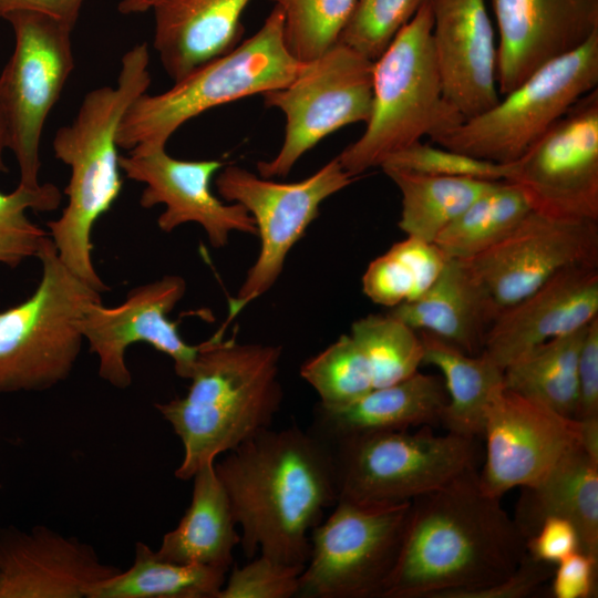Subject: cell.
Segmentation results:
<instances>
[{"instance_id": "cell-1", "label": "cell", "mask_w": 598, "mask_h": 598, "mask_svg": "<svg viewBox=\"0 0 598 598\" xmlns=\"http://www.w3.org/2000/svg\"><path fill=\"white\" fill-rule=\"evenodd\" d=\"M246 558L305 567L311 532L338 501L332 447L309 429H265L218 463Z\"/></svg>"}, {"instance_id": "cell-2", "label": "cell", "mask_w": 598, "mask_h": 598, "mask_svg": "<svg viewBox=\"0 0 598 598\" xmlns=\"http://www.w3.org/2000/svg\"><path fill=\"white\" fill-rule=\"evenodd\" d=\"M526 538L480 486L476 467L411 501L394 570L382 598H454L508 577Z\"/></svg>"}, {"instance_id": "cell-3", "label": "cell", "mask_w": 598, "mask_h": 598, "mask_svg": "<svg viewBox=\"0 0 598 598\" xmlns=\"http://www.w3.org/2000/svg\"><path fill=\"white\" fill-rule=\"evenodd\" d=\"M225 330L199 343L187 393L155 404L182 442L184 455L175 470L182 481L270 427L281 408L282 347L240 343L235 336L225 340Z\"/></svg>"}, {"instance_id": "cell-4", "label": "cell", "mask_w": 598, "mask_h": 598, "mask_svg": "<svg viewBox=\"0 0 598 598\" xmlns=\"http://www.w3.org/2000/svg\"><path fill=\"white\" fill-rule=\"evenodd\" d=\"M150 84V50L143 42L122 56L115 86L86 93L74 120L53 138L54 156L70 167L71 177L64 189L68 205L47 224L49 235L62 262L99 292L109 287L93 265L91 233L121 194L117 132L128 107Z\"/></svg>"}, {"instance_id": "cell-5", "label": "cell", "mask_w": 598, "mask_h": 598, "mask_svg": "<svg viewBox=\"0 0 598 598\" xmlns=\"http://www.w3.org/2000/svg\"><path fill=\"white\" fill-rule=\"evenodd\" d=\"M432 24L427 0L374 61L367 127L337 156L351 176L380 166L423 136L432 141L465 120L444 94Z\"/></svg>"}, {"instance_id": "cell-6", "label": "cell", "mask_w": 598, "mask_h": 598, "mask_svg": "<svg viewBox=\"0 0 598 598\" xmlns=\"http://www.w3.org/2000/svg\"><path fill=\"white\" fill-rule=\"evenodd\" d=\"M300 65L286 44L282 14L274 7L260 29L231 51L202 64L165 92L137 97L122 118L117 146L128 151L166 146L183 124L213 107L285 87Z\"/></svg>"}, {"instance_id": "cell-7", "label": "cell", "mask_w": 598, "mask_h": 598, "mask_svg": "<svg viewBox=\"0 0 598 598\" xmlns=\"http://www.w3.org/2000/svg\"><path fill=\"white\" fill-rule=\"evenodd\" d=\"M37 258L42 276L33 293L0 311V394L49 390L71 374L84 339L86 309L101 292L73 274L47 236Z\"/></svg>"}, {"instance_id": "cell-8", "label": "cell", "mask_w": 598, "mask_h": 598, "mask_svg": "<svg viewBox=\"0 0 598 598\" xmlns=\"http://www.w3.org/2000/svg\"><path fill=\"white\" fill-rule=\"evenodd\" d=\"M598 87V32L530 74L487 111L432 140L476 158L512 164L580 97Z\"/></svg>"}, {"instance_id": "cell-9", "label": "cell", "mask_w": 598, "mask_h": 598, "mask_svg": "<svg viewBox=\"0 0 598 598\" xmlns=\"http://www.w3.org/2000/svg\"><path fill=\"white\" fill-rule=\"evenodd\" d=\"M476 439L430 426L352 437L332 447L338 501L399 504L439 489L475 467Z\"/></svg>"}, {"instance_id": "cell-10", "label": "cell", "mask_w": 598, "mask_h": 598, "mask_svg": "<svg viewBox=\"0 0 598 598\" xmlns=\"http://www.w3.org/2000/svg\"><path fill=\"white\" fill-rule=\"evenodd\" d=\"M411 502L362 505L337 501L312 530L299 577L300 598H382L396 565Z\"/></svg>"}, {"instance_id": "cell-11", "label": "cell", "mask_w": 598, "mask_h": 598, "mask_svg": "<svg viewBox=\"0 0 598 598\" xmlns=\"http://www.w3.org/2000/svg\"><path fill=\"white\" fill-rule=\"evenodd\" d=\"M16 44L0 74V117L16 156L21 185L40 186L44 123L74 69L73 28L50 16L19 11L4 18Z\"/></svg>"}, {"instance_id": "cell-12", "label": "cell", "mask_w": 598, "mask_h": 598, "mask_svg": "<svg viewBox=\"0 0 598 598\" xmlns=\"http://www.w3.org/2000/svg\"><path fill=\"white\" fill-rule=\"evenodd\" d=\"M357 177L334 157L311 176L278 183L236 165L225 166L215 178L218 195L243 205L255 220L260 249L239 291L228 301L227 328L250 302L265 295L280 277L286 258L317 218L320 205Z\"/></svg>"}, {"instance_id": "cell-13", "label": "cell", "mask_w": 598, "mask_h": 598, "mask_svg": "<svg viewBox=\"0 0 598 598\" xmlns=\"http://www.w3.org/2000/svg\"><path fill=\"white\" fill-rule=\"evenodd\" d=\"M373 64L337 42L318 58L301 62L288 85L264 93L265 104L285 114L286 127L277 155L257 164L259 176L286 177L322 138L349 124L367 123L372 106Z\"/></svg>"}, {"instance_id": "cell-14", "label": "cell", "mask_w": 598, "mask_h": 598, "mask_svg": "<svg viewBox=\"0 0 598 598\" xmlns=\"http://www.w3.org/2000/svg\"><path fill=\"white\" fill-rule=\"evenodd\" d=\"M534 210L598 220V87L580 97L512 163Z\"/></svg>"}, {"instance_id": "cell-15", "label": "cell", "mask_w": 598, "mask_h": 598, "mask_svg": "<svg viewBox=\"0 0 598 598\" xmlns=\"http://www.w3.org/2000/svg\"><path fill=\"white\" fill-rule=\"evenodd\" d=\"M458 260L501 311L567 267L598 265V220L533 209L501 241Z\"/></svg>"}, {"instance_id": "cell-16", "label": "cell", "mask_w": 598, "mask_h": 598, "mask_svg": "<svg viewBox=\"0 0 598 598\" xmlns=\"http://www.w3.org/2000/svg\"><path fill=\"white\" fill-rule=\"evenodd\" d=\"M483 437L486 458L478 483L487 495L501 498L515 487L540 482L581 443V423L503 385L487 404Z\"/></svg>"}, {"instance_id": "cell-17", "label": "cell", "mask_w": 598, "mask_h": 598, "mask_svg": "<svg viewBox=\"0 0 598 598\" xmlns=\"http://www.w3.org/2000/svg\"><path fill=\"white\" fill-rule=\"evenodd\" d=\"M185 292L183 277L166 275L131 289L118 306L92 303L83 316L81 329L90 351L99 358L100 378L117 389L128 388L132 375L125 362L126 349L145 342L167 354L174 361L176 374L188 380L199 344L185 342L177 323L168 319Z\"/></svg>"}, {"instance_id": "cell-18", "label": "cell", "mask_w": 598, "mask_h": 598, "mask_svg": "<svg viewBox=\"0 0 598 598\" xmlns=\"http://www.w3.org/2000/svg\"><path fill=\"white\" fill-rule=\"evenodd\" d=\"M125 176L145 184L140 205H164L157 225L171 233L186 223L200 225L214 248H223L229 236L239 231L257 236L254 218L237 203H225L210 189L214 175L224 163L216 159L183 161L172 157L165 146L136 147L120 155Z\"/></svg>"}, {"instance_id": "cell-19", "label": "cell", "mask_w": 598, "mask_h": 598, "mask_svg": "<svg viewBox=\"0 0 598 598\" xmlns=\"http://www.w3.org/2000/svg\"><path fill=\"white\" fill-rule=\"evenodd\" d=\"M492 7L499 95L598 32V0H492Z\"/></svg>"}, {"instance_id": "cell-20", "label": "cell", "mask_w": 598, "mask_h": 598, "mask_svg": "<svg viewBox=\"0 0 598 598\" xmlns=\"http://www.w3.org/2000/svg\"><path fill=\"white\" fill-rule=\"evenodd\" d=\"M121 570L92 545L48 526L0 527V598H85Z\"/></svg>"}, {"instance_id": "cell-21", "label": "cell", "mask_w": 598, "mask_h": 598, "mask_svg": "<svg viewBox=\"0 0 598 598\" xmlns=\"http://www.w3.org/2000/svg\"><path fill=\"white\" fill-rule=\"evenodd\" d=\"M598 317V265L567 267L497 315L482 354L505 369L533 348Z\"/></svg>"}, {"instance_id": "cell-22", "label": "cell", "mask_w": 598, "mask_h": 598, "mask_svg": "<svg viewBox=\"0 0 598 598\" xmlns=\"http://www.w3.org/2000/svg\"><path fill=\"white\" fill-rule=\"evenodd\" d=\"M432 40L444 94L464 118L499 101L496 43L485 0H431Z\"/></svg>"}, {"instance_id": "cell-23", "label": "cell", "mask_w": 598, "mask_h": 598, "mask_svg": "<svg viewBox=\"0 0 598 598\" xmlns=\"http://www.w3.org/2000/svg\"><path fill=\"white\" fill-rule=\"evenodd\" d=\"M447 404L442 378L420 371L342 406L317 404L309 430L329 445L357 436L440 424Z\"/></svg>"}, {"instance_id": "cell-24", "label": "cell", "mask_w": 598, "mask_h": 598, "mask_svg": "<svg viewBox=\"0 0 598 598\" xmlns=\"http://www.w3.org/2000/svg\"><path fill=\"white\" fill-rule=\"evenodd\" d=\"M251 0H155L153 45L167 75L179 81L240 42Z\"/></svg>"}, {"instance_id": "cell-25", "label": "cell", "mask_w": 598, "mask_h": 598, "mask_svg": "<svg viewBox=\"0 0 598 598\" xmlns=\"http://www.w3.org/2000/svg\"><path fill=\"white\" fill-rule=\"evenodd\" d=\"M388 313L417 332L431 333L477 355L499 309L464 264L448 258L421 297L393 307Z\"/></svg>"}, {"instance_id": "cell-26", "label": "cell", "mask_w": 598, "mask_h": 598, "mask_svg": "<svg viewBox=\"0 0 598 598\" xmlns=\"http://www.w3.org/2000/svg\"><path fill=\"white\" fill-rule=\"evenodd\" d=\"M549 516L573 523L581 550L598 558V460L581 443L571 447L540 482L520 488L513 518L526 539Z\"/></svg>"}, {"instance_id": "cell-27", "label": "cell", "mask_w": 598, "mask_h": 598, "mask_svg": "<svg viewBox=\"0 0 598 598\" xmlns=\"http://www.w3.org/2000/svg\"><path fill=\"white\" fill-rule=\"evenodd\" d=\"M192 480L190 504L178 525L164 535L156 554L176 564L228 571L240 535L215 462L200 466Z\"/></svg>"}, {"instance_id": "cell-28", "label": "cell", "mask_w": 598, "mask_h": 598, "mask_svg": "<svg viewBox=\"0 0 598 598\" xmlns=\"http://www.w3.org/2000/svg\"><path fill=\"white\" fill-rule=\"evenodd\" d=\"M423 363L437 368L447 392L440 424L450 433L483 437L485 412L493 393L504 385V370L485 355L468 354L427 332H419Z\"/></svg>"}, {"instance_id": "cell-29", "label": "cell", "mask_w": 598, "mask_h": 598, "mask_svg": "<svg viewBox=\"0 0 598 598\" xmlns=\"http://www.w3.org/2000/svg\"><path fill=\"white\" fill-rule=\"evenodd\" d=\"M227 573L165 560L147 544L136 542L132 566L89 587L85 598H216Z\"/></svg>"}, {"instance_id": "cell-30", "label": "cell", "mask_w": 598, "mask_h": 598, "mask_svg": "<svg viewBox=\"0 0 598 598\" xmlns=\"http://www.w3.org/2000/svg\"><path fill=\"white\" fill-rule=\"evenodd\" d=\"M587 326L548 340L516 359L504 369V388L576 419L578 357Z\"/></svg>"}, {"instance_id": "cell-31", "label": "cell", "mask_w": 598, "mask_h": 598, "mask_svg": "<svg viewBox=\"0 0 598 598\" xmlns=\"http://www.w3.org/2000/svg\"><path fill=\"white\" fill-rule=\"evenodd\" d=\"M402 196L400 229L410 237L434 243L477 197L496 182L434 176L396 168H383Z\"/></svg>"}, {"instance_id": "cell-32", "label": "cell", "mask_w": 598, "mask_h": 598, "mask_svg": "<svg viewBox=\"0 0 598 598\" xmlns=\"http://www.w3.org/2000/svg\"><path fill=\"white\" fill-rule=\"evenodd\" d=\"M532 210L516 184L496 182L446 226L434 244L448 258H471L505 238Z\"/></svg>"}, {"instance_id": "cell-33", "label": "cell", "mask_w": 598, "mask_h": 598, "mask_svg": "<svg viewBox=\"0 0 598 598\" xmlns=\"http://www.w3.org/2000/svg\"><path fill=\"white\" fill-rule=\"evenodd\" d=\"M447 259L434 243L406 236L369 264L362 291L390 309L414 301L435 281Z\"/></svg>"}, {"instance_id": "cell-34", "label": "cell", "mask_w": 598, "mask_h": 598, "mask_svg": "<svg viewBox=\"0 0 598 598\" xmlns=\"http://www.w3.org/2000/svg\"><path fill=\"white\" fill-rule=\"evenodd\" d=\"M350 334L371 367L374 389L411 377L423 363L419 332L390 313L368 315L355 320Z\"/></svg>"}, {"instance_id": "cell-35", "label": "cell", "mask_w": 598, "mask_h": 598, "mask_svg": "<svg viewBox=\"0 0 598 598\" xmlns=\"http://www.w3.org/2000/svg\"><path fill=\"white\" fill-rule=\"evenodd\" d=\"M300 375L327 408L346 405L374 389L371 367L350 333L306 360Z\"/></svg>"}, {"instance_id": "cell-36", "label": "cell", "mask_w": 598, "mask_h": 598, "mask_svg": "<svg viewBox=\"0 0 598 598\" xmlns=\"http://www.w3.org/2000/svg\"><path fill=\"white\" fill-rule=\"evenodd\" d=\"M61 199L60 189L52 183L37 188L18 185L11 193L0 190V266L13 269L37 257L48 233L29 219L27 210L53 212Z\"/></svg>"}, {"instance_id": "cell-37", "label": "cell", "mask_w": 598, "mask_h": 598, "mask_svg": "<svg viewBox=\"0 0 598 598\" xmlns=\"http://www.w3.org/2000/svg\"><path fill=\"white\" fill-rule=\"evenodd\" d=\"M283 18V35L300 62L313 60L338 42L355 0H270Z\"/></svg>"}, {"instance_id": "cell-38", "label": "cell", "mask_w": 598, "mask_h": 598, "mask_svg": "<svg viewBox=\"0 0 598 598\" xmlns=\"http://www.w3.org/2000/svg\"><path fill=\"white\" fill-rule=\"evenodd\" d=\"M427 0H355L338 42L375 61Z\"/></svg>"}, {"instance_id": "cell-39", "label": "cell", "mask_w": 598, "mask_h": 598, "mask_svg": "<svg viewBox=\"0 0 598 598\" xmlns=\"http://www.w3.org/2000/svg\"><path fill=\"white\" fill-rule=\"evenodd\" d=\"M380 167L382 169L396 168L425 175L468 177L492 182L508 181L513 169L512 164L476 158L422 141L389 155Z\"/></svg>"}, {"instance_id": "cell-40", "label": "cell", "mask_w": 598, "mask_h": 598, "mask_svg": "<svg viewBox=\"0 0 598 598\" xmlns=\"http://www.w3.org/2000/svg\"><path fill=\"white\" fill-rule=\"evenodd\" d=\"M302 566L287 565L265 555L235 567L216 598L297 597Z\"/></svg>"}, {"instance_id": "cell-41", "label": "cell", "mask_w": 598, "mask_h": 598, "mask_svg": "<svg viewBox=\"0 0 598 598\" xmlns=\"http://www.w3.org/2000/svg\"><path fill=\"white\" fill-rule=\"evenodd\" d=\"M555 565L526 554L516 569L505 579L487 588L461 592L454 598H526L538 592L550 580Z\"/></svg>"}, {"instance_id": "cell-42", "label": "cell", "mask_w": 598, "mask_h": 598, "mask_svg": "<svg viewBox=\"0 0 598 598\" xmlns=\"http://www.w3.org/2000/svg\"><path fill=\"white\" fill-rule=\"evenodd\" d=\"M598 558L577 550L555 565L550 594L555 598L597 596Z\"/></svg>"}, {"instance_id": "cell-43", "label": "cell", "mask_w": 598, "mask_h": 598, "mask_svg": "<svg viewBox=\"0 0 598 598\" xmlns=\"http://www.w3.org/2000/svg\"><path fill=\"white\" fill-rule=\"evenodd\" d=\"M577 550H581L577 528L569 520L558 516L545 518L536 533L526 539L527 554L551 565Z\"/></svg>"}, {"instance_id": "cell-44", "label": "cell", "mask_w": 598, "mask_h": 598, "mask_svg": "<svg viewBox=\"0 0 598 598\" xmlns=\"http://www.w3.org/2000/svg\"><path fill=\"white\" fill-rule=\"evenodd\" d=\"M579 421L598 420V317L592 319L581 342L578 367Z\"/></svg>"}, {"instance_id": "cell-45", "label": "cell", "mask_w": 598, "mask_h": 598, "mask_svg": "<svg viewBox=\"0 0 598 598\" xmlns=\"http://www.w3.org/2000/svg\"><path fill=\"white\" fill-rule=\"evenodd\" d=\"M84 0H0V18L19 11L38 12L74 29Z\"/></svg>"}, {"instance_id": "cell-46", "label": "cell", "mask_w": 598, "mask_h": 598, "mask_svg": "<svg viewBox=\"0 0 598 598\" xmlns=\"http://www.w3.org/2000/svg\"><path fill=\"white\" fill-rule=\"evenodd\" d=\"M155 0H121L118 10L124 14L142 13L152 9Z\"/></svg>"}, {"instance_id": "cell-47", "label": "cell", "mask_w": 598, "mask_h": 598, "mask_svg": "<svg viewBox=\"0 0 598 598\" xmlns=\"http://www.w3.org/2000/svg\"><path fill=\"white\" fill-rule=\"evenodd\" d=\"M7 148V144H6V134H4V128H3V124H2V121H1V117H0V173H8L9 172V168L4 162V158H3V152L4 150Z\"/></svg>"}]
</instances>
